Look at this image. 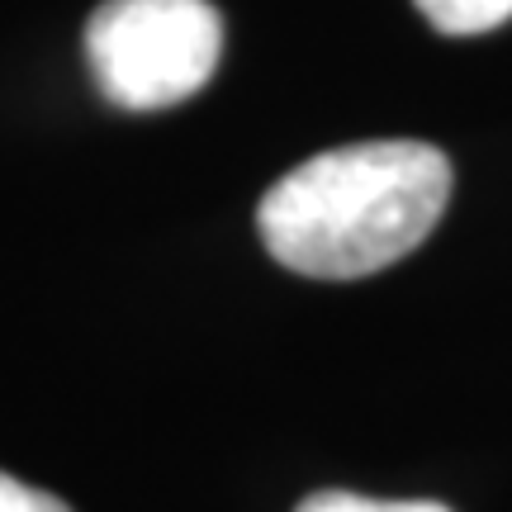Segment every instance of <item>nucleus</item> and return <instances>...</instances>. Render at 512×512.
<instances>
[{
  "label": "nucleus",
  "mask_w": 512,
  "mask_h": 512,
  "mask_svg": "<svg viewBox=\"0 0 512 512\" xmlns=\"http://www.w3.org/2000/svg\"><path fill=\"white\" fill-rule=\"evenodd\" d=\"M427 24L437 34L451 38H475V34H494L498 24L512 19V0H413Z\"/></svg>",
  "instance_id": "nucleus-3"
},
{
  "label": "nucleus",
  "mask_w": 512,
  "mask_h": 512,
  "mask_svg": "<svg viewBox=\"0 0 512 512\" xmlns=\"http://www.w3.org/2000/svg\"><path fill=\"white\" fill-rule=\"evenodd\" d=\"M294 512H451V508L427 503V498H366V494H347V489H323V494H309Z\"/></svg>",
  "instance_id": "nucleus-4"
},
{
  "label": "nucleus",
  "mask_w": 512,
  "mask_h": 512,
  "mask_svg": "<svg viewBox=\"0 0 512 512\" xmlns=\"http://www.w3.org/2000/svg\"><path fill=\"white\" fill-rule=\"evenodd\" d=\"M86 57L110 105L171 110L219 72L223 19L209 0H105L86 24Z\"/></svg>",
  "instance_id": "nucleus-2"
},
{
  "label": "nucleus",
  "mask_w": 512,
  "mask_h": 512,
  "mask_svg": "<svg viewBox=\"0 0 512 512\" xmlns=\"http://www.w3.org/2000/svg\"><path fill=\"white\" fill-rule=\"evenodd\" d=\"M451 162L432 143L380 138L318 152L261 195L266 252L309 280H361L413 252L446 214Z\"/></svg>",
  "instance_id": "nucleus-1"
},
{
  "label": "nucleus",
  "mask_w": 512,
  "mask_h": 512,
  "mask_svg": "<svg viewBox=\"0 0 512 512\" xmlns=\"http://www.w3.org/2000/svg\"><path fill=\"white\" fill-rule=\"evenodd\" d=\"M0 512H72V508L62 498L43 494V489H34V484H24V479L0 470Z\"/></svg>",
  "instance_id": "nucleus-5"
}]
</instances>
